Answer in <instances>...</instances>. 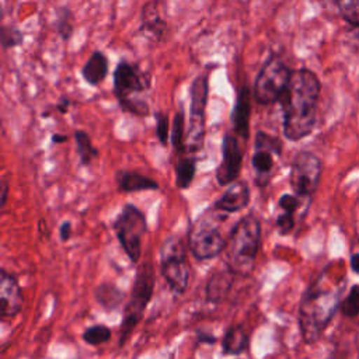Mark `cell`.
Returning a JSON list of instances; mask_svg holds the SVG:
<instances>
[{
    "instance_id": "obj_12",
    "label": "cell",
    "mask_w": 359,
    "mask_h": 359,
    "mask_svg": "<svg viewBox=\"0 0 359 359\" xmlns=\"http://www.w3.org/2000/svg\"><path fill=\"white\" fill-rule=\"evenodd\" d=\"M280 154L282 142L279 137L269 135L265 130H258L255 133L251 165L257 187L265 188L271 182L275 170V158L280 157Z\"/></svg>"
},
{
    "instance_id": "obj_37",
    "label": "cell",
    "mask_w": 359,
    "mask_h": 359,
    "mask_svg": "<svg viewBox=\"0 0 359 359\" xmlns=\"http://www.w3.org/2000/svg\"><path fill=\"white\" fill-rule=\"evenodd\" d=\"M67 139H69V136H67V135H62V133H53V135L50 136L52 143H56V144L65 143Z\"/></svg>"
},
{
    "instance_id": "obj_28",
    "label": "cell",
    "mask_w": 359,
    "mask_h": 359,
    "mask_svg": "<svg viewBox=\"0 0 359 359\" xmlns=\"http://www.w3.org/2000/svg\"><path fill=\"white\" fill-rule=\"evenodd\" d=\"M83 341L91 346H98L111 339V330L104 324H95L88 327L83 335Z\"/></svg>"
},
{
    "instance_id": "obj_39",
    "label": "cell",
    "mask_w": 359,
    "mask_h": 359,
    "mask_svg": "<svg viewBox=\"0 0 359 359\" xmlns=\"http://www.w3.org/2000/svg\"><path fill=\"white\" fill-rule=\"evenodd\" d=\"M199 341L213 344V342L216 341V338H215V335H205V334H201V335H199Z\"/></svg>"
},
{
    "instance_id": "obj_25",
    "label": "cell",
    "mask_w": 359,
    "mask_h": 359,
    "mask_svg": "<svg viewBox=\"0 0 359 359\" xmlns=\"http://www.w3.org/2000/svg\"><path fill=\"white\" fill-rule=\"evenodd\" d=\"M95 299L100 306L112 310L116 309L123 300V292L118 289L115 285L102 283L95 290Z\"/></svg>"
},
{
    "instance_id": "obj_7",
    "label": "cell",
    "mask_w": 359,
    "mask_h": 359,
    "mask_svg": "<svg viewBox=\"0 0 359 359\" xmlns=\"http://www.w3.org/2000/svg\"><path fill=\"white\" fill-rule=\"evenodd\" d=\"M293 70L279 55H269L255 77L252 88L254 100L259 105L279 102L289 86Z\"/></svg>"
},
{
    "instance_id": "obj_15",
    "label": "cell",
    "mask_w": 359,
    "mask_h": 359,
    "mask_svg": "<svg viewBox=\"0 0 359 359\" xmlns=\"http://www.w3.org/2000/svg\"><path fill=\"white\" fill-rule=\"evenodd\" d=\"M251 119V90L248 86H240L236 93V101L231 111V130L243 140L250 139Z\"/></svg>"
},
{
    "instance_id": "obj_26",
    "label": "cell",
    "mask_w": 359,
    "mask_h": 359,
    "mask_svg": "<svg viewBox=\"0 0 359 359\" xmlns=\"http://www.w3.org/2000/svg\"><path fill=\"white\" fill-rule=\"evenodd\" d=\"M73 13L69 7L60 6L56 8V18H55V29L59 34V36L63 41H69L73 35L74 31V24H73Z\"/></svg>"
},
{
    "instance_id": "obj_6",
    "label": "cell",
    "mask_w": 359,
    "mask_h": 359,
    "mask_svg": "<svg viewBox=\"0 0 359 359\" xmlns=\"http://www.w3.org/2000/svg\"><path fill=\"white\" fill-rule=\"evenodd\" d=\"M209 95V74L196 76L189 86V125L185 135V156L202 150L206 133V104Z\"/></svg>"
},
{
    "instance_id": "obj_18",
    "label": "cell",
    "mask_w": 359,
    "mask_h": 359,
    "mask_svg": "<svg viewBox=\"0 0 359 359\" xmlns=\"http://www.w3.org/2000/svg\"><path fill=\"white\" fill-rule=\"evenodd\" d=\"M115 182L118 189L126 194L158 189V182L154 178L132 170H118L115 172Z\"/></svg>"
},
{
    "instance_id": "obj_5",
    "label": "cell",
    "mask_w": 359,
    "mask_h": 359,
    "mask_svg": "<svg viewBox=\"0 0 359 359\" xmlns=\"http://www.w3.org/2000/svg\"><path fill=\"white\" fill-rule=\"evenodd\" d=\"M227 213L209 208L192 224L188 233V245L192 255L199 261L216 258L224 251L226 240L220 231V224Z\"/></svg>"
},
{
    "instance_id": "obj_23",
    "label": "cell",
    "mask_w": 359,
    "mask_h": 359,
    "mask_svg": "<svg viewBox=\"0 0 359 359\" xmlns=\"http://www.w3.org/2000/svg\"><path fill=\"white\" fill-rule=\"evenodd\" d=\"M196 161L195 156H182L175 164V185L180 189H187L192 184L196 174Z\"/></svg>"
},
{
    "instance_id": "obj_38",
    "label": "cell",
    "mask_w": 359,
    "mask_h": 359,
    "mask_svg": "<svg viewBox=\"0 0 359 359\" xmlns=\"http://www.w3.org/2000/svg\"><path fill=\"white\" fill-rule=\"evenodd\" d=\"M351 268L355 273H359V254H353L351 257Z\"/></svg>"
},
{
    "instance_id": "obj_10",
    "label": "cell",
    "mask_w": 359,
    "mask_h": 359,
    "mask_svg": "<svg viewBox=\"0 0 359 359\" xmlns=\"http://www.w3.org/2000/svg\"><path fill=\"white\" fill-rule=\"evenodd\" d=\"M114 233L130 262L136 264L142 255V240L147 231L144 213L133 203H125L112 222Z\"/></svg>"
},
{
    "instance_id": "obj_24",
    "label": "cell",
    "mask_w": 359,
    "mask_h": 359,
    "mask_svg": "<svg viewBox=\"0 0 359 359\" xmlns=\"http://www.w3.org/2000/svg\"><path fill=\"white\" fill-rule=\"evenodd\" d=\"M185 115H184V107L180 104L178 111L174 115L172 125H171V133H170V142L175 153L182 157L185 156Z\"/></svg>"
},
{
    "instance_id": "obj_35",
    "label": "cell",
    "mask_w": 359,
    "mask_h": 359,
    "mask_svg": "<svg viewBox=\"0 0 359 359\" xmlns=\"http://www.w3.org/2000/svg\"><path fill=\"white\" fill-rule=\"evenodd\" d=\"M69 108H70V100L66 97H62L59 100V102L56 104V111L60 114H66L69 111Z\"/></svg>"
},
{
    "instance_id": "obj_33",
    "label": "cell",
    "mask_w": 359,
    "mask_h": 359,
    "mask_svg": "<svg viewBox=\"0 0 359 359\" xmlns=\"http://www.w3.org/2000/svg\"><path fill=\"white\" fill-rule=\"evenodd\" d=\"M276 227H278V231L282 234V236H286L289 234L293 227H294V215L293 213H289V212H283L279 213L276 216Z\"/></svg>"
},
{
    "instance_id": "obj_1",
    "label": "cell",
    "mask_w": 359,
    "mask_h": 359,
    "mask_svg": "<svg viewBox=\"0 0 359 359\" xmlns=\"http://www.w3.org/2000/svg\"><path fill=\"white\" fill-rule=\"evenodd\" d=\"M321 84L309 69L293 70L289 86L280 100L282 129L287 140L297 142L309 136L316 123Z\"/></svg>"
},
{
    "instance_id": "obj_16",
    "label": "cell",
    "mask_w": 359,
    "mask_h": 359,
    "mask_svg": "<svg viewBox=\"0 0 359 359\" xmlns=\"http://www.w3.org/2000/svg\"><path fill=\"white\" fill-rule=\"evenodd\" d=\"M250 198H251V192H250L248 184L243 180H237L226 188L222 196L215 201L212 208L227 215L236 213L248 206Z\"/></svg>"
},
{
    "instance_id": "obj_14",
    "label": "cell",
    "mask_w": 359,
    "mask_h": 359,
    "mask_svg": "<svg viewBox=\"0 0 359 359\" xmlns=\"http://www.w3.org/2000/svg\"><path fill=\"white\" fill-rule=\"evenodd\" d=\"M24 303L21 287L14 275L1 269L0 272V314L1 318L15 317Z\"/></svg>"
},
{
    "instance_id": "obj_11",
    "label": "cell",
    "mask_w": 359,
    "mask_h": 359,
    "mask_svg": "<svg viewBox=\"0 0 359 359\" xmlns=\"http://www.w3.org/2000/svg\"><path fill=\"white\" fill-rule=\"evenodd\" d=\"M321 172L323 163L313 151H297L292 160L289 174V184L294 195L310 198L318 188Z\"/></svg>"
},
{
    "instance_id": "obj_2",
    "label": "cell",
    "mask_w": 359,
    "mask_h": 359,
    "mask_svg": "<svg viewBox=\"0 0 359 359\" xmlns=\"http://www.w3.org/2000/svg\"><path fill=\"white\" fill-rule=\"evenodd\" d=\"M327 272L323 271L306 289L299 307V325L306 344L318 341L328 323L341 307V294L345 280L337 285L325 283Z\"/></svg>"
},
{
    "instance_id": "obj_30",
    "label": "cell",
    "mask_w": 359,
    "mask_h": 359,
    "mask_svg": "<svg viewBox=\"0 0 359 359\" xmlns=\"http://www.w3.org/2000/svg\"><path fill=\"white\" fill-rule=\"evenodd\" d=\"M341 311L345 317H356L359 314V285L352 286L348 296L341 302Z\"/></svg>"
},
{
    "instance_id": "obj_13",
    "label": "cell",
    "mask_w": 359,
    "mask_h": 359,
    "mask_svg": "<svg viewBox=\"0 0 359 359\" xmlns=\"http://www.w3.org/2000/svg\"><path fill=\"white\" fill-rule=\"evenodd\" d=\"M244 158V149L240 144V137L233 132L227 130L222 142V158L216 168V181L219 185H230L238 180Z\"/></svg>"
},
{
    "instance_id": "obj_3",
    "label": "cell",
    "mask_w": 359,
    "mask_h": 359,
    "mask_svg": "<svg viewBox=\"0 0 359 359\" xmlns=\"http://www.w3.org/2000/svg\"><path fill=\"white\" fill-rule=\"evenodd\" d=\"M261 244V222L254 213L243 216L231 229L224 247V265L240 276H248Z\"/></svg>"
},
{
    "instance_id": "obj_21",
    "label": "cell",
    "mask_w": 359,
    "mask_h": 359,
    "mask_svg": "<svg viewBox=\"0 0 359 359\" xmlns=\"http://www.w3.org/2000/svg\"><path fill=\"white\" fill-rule=\"evenodd\" d=\"M234 273L224 265L223 269L216 271L212 273L208 286H206V297L210 302L219 303L223 300L224 294L230 290V286L233 283Z\"/></svg>"
},
{
    "instance_id": "obj_8",
    "label": "cell",
    "mask_w": 359,
    "mask_h": 359,
    "mask_svg": "<svg viewBox=\"0 0 359 359\" xmlns=\"http://www.w3.org/2000/svg\"><path fill=\"white\" fill-rule=\"evenodd\" d=\"M154 289V269L151 264H143L135 276L129 300L123 310V318L121 324L119 345L122 346L135 330L137 323L142 320L143 313L151 299Z\"/></svg>"
},
{
    "instance_id": "obj_19",
    "label": "cell",
    "mask_w": 359,
    "mask_h": 359,
    "mask_svg": "<svg viewBox=\"0 0 359 359\" xmlns=\"http://www.w3.org/2000/svg\"><path fill=\"white\" fill-rule=\"evenodd\" d=\"M109 72V62L104 52L94 50L84 66L81 67V77L84 81L91 86L97 87L100 83H102Z\"/></svg>"
},
{
    "instance_id": "obj_17",
    "label": "cell",
    "mask_w": 359,
    "mask_h": 359,
    "mask_svg": "<svg viewBox=\"0 0 359 359\" xmlns=\"http://www.w3.org/2000/svg\"><path fill=\"white\" fill-rule=\"evenodd\" d=\"M168 25L161 17L157 0L144 3L140 13V32L151 41H163L167 36Z\"/></svg>"
},
{
    "instance_id": "obj_22",
    "label": "cell",
    "mask_w": 359,
    "mask_h": 359,
    "mask_svg": "<svg viewBox=\"0 0 359 359\" xmlns=\"http://www.w3.org/2000/svg\"><path fill=\"white\" fill-rule=\"evenodd\" d=\"M74 142H76V149H77V156L79 161L81 165H88L91 164L95 158L100 157L98 149L93 144L88 133L83 129H76L73 133Z\"/></svg>"
},
{
    "instance_id": "obj_29",
    "label": "cell",
    "mask_w": 359,
    "mask_h": 359,
    "mask_svg": "<svg viewBox=\"0 0 359 359\" xmlns=\"http://www.w3.org/2000/svg\"><path fill=\"white\" fill-rule=\"evenodd\" d=\"M0 41H1V46L4 49H10V48L20 46L24 42V35L18 28H15L13 25H3L1 34H0Z\"/></svg>"
},
{
    "instance_id": "obj_36",
    "label": "cell",
    "mask_w": 359,
    "mask_h": 359,
    "mask_svg": "<svg viewBox=\"0 0 359 359\" xmlns=\"http://www.w3.org/2000/svg\"><path fill=\"white\" fill-rule=\"evenodd\" d=\"M0 188H1V192H0V198H1V201H0V206L3 208V206L6 205L7 195H8V188H10V185H8V182H7V180H6V178L1 181Z\"/></svg>"
},
{
    "instance_id": "obj_9",
    "label": "cell",
    "mask_w": 359,
    "mask_h": 359,
    "mask_svg": "<svg viewBox=\"0 0 359 359\" xmlns=\"http://www.w3.org/2000/svg\"><path fill=\"white\" fill-rule=\"evenodd\" d=\"M160 273L174 294H182L188 287L189 264L184 241L168 236L160 248Z\"/></svg>"
},
{
    "instance_id": "obj_20",
    "label": "cell",
    "mask_w": 359,
    "mask_h": 359,
    "mask_svg": "<svg viewBox=\"0 0 359 359\" xmlns=\"http://www.w3.org/2000/svg\"><path fill=\"white\" fill-rule=\"evenodd\" d=\"M250 337L243 325H230L223 335L222 351L227 356L243 353L248 348Z\"/></svg>"
},
{
    "instance_id": "obj_34",
    "label": "cell",
    "mask_w": 359,
    "mask_h": 359,
    "mask_svg": "<svg viewBox=\"0 0 359 359\" xmlns=\"http://www.w3.org/2000/svg\"><path fill=\"white\" fill-rule=\"evenodd\" d=\"M59 236L62 241H67L72 237V223L70 222H63L59 227Z\"/></svg>"
},
{
    "instance_id": "obj_31",
    "label": "cell",
    "mask_w": 359,
    "mask_h": 359,
    "mask_svg": "<svg viewBox=\"0 0 359 359\" xmlns=\"http://www.w3.org/2000/svg\"><path fill=\"white\" fill-rule=\"evenodd\" d=\"M156 136L158 139V142L165 146L168 143V136L171 133V129H170V121H168V116L158 111L156 112Z\"/></svg>"
},
{
    "instance_id": "obj_4",
    "label": "cell",
    "mask_w": 359,
    "mask_h": 359,
    "mask_svg": "<svg viewBox=\"0 0 359 359\" xmlns=\"http://www.w3.org/2000/svg\"><path fill=\"white\" fill-rule=\"evenodd\" d=\"M112 93L125 112L147 116L149 105L139 95L150 87V76L143 72L139 65L125 59L119 60L112 74Z\"/></svg>"
},
{
    "instance_id": "obj_32",
    "label": "cell",
    "mask_w": 359,
    "mask_h": 359,
    "mask_svg": "<svg viewBox=\"0 0 359 359\" xmlns=\"http://www.w3.org/2000/svg\"><path fill=\"white\" fill-rule=\"evenodd\" d=\"M302 199L300 196L294 195V194H283L279 201H278V205L279 208L283 210V212H289V213H296V210L300 208V203H302Z\"/></svg>"
},
{
    "instance_id": "obj_27",
    "label": "cell",
    "mask_w": 359,
    "mask_h": 359,
    "mask_svg": "<svg viewBox=\"0 0 359 359\" xmlns=\"http://www.w3.org/2000/svg\"><path fill=\"white\" fill-rule=\"evenodd\" d=\"M338 14L352 27H359V0H331Z\"/></svg>"
}]
</instances>
